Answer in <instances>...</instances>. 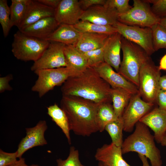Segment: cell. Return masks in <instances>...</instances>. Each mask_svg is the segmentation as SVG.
Listing matches in <instances>:
<instances>
[{"label":"cell","mask_w":166,"mask_h":166,"mask_svg":"<svg viewBox=\"0 0 166 166\" xmlns=\"http://www.w3.org/2000/svg\"><path fill=\"white\" fill-rule=\"evenodd\" d=\"M118 15L115 9L105 5H96L83 11L80 20L101 25L113 26L118 21Z\"/></svg>","instance_id":"4fadbf2b"},{"label":"cell","mask_w":166,"mask_h":166,"mask_svg":"<svg viewBox=\"0 0 166 166\" xmlns=\"http://www.w3.org/2000/svg\"></svg>","instance_id":"681fc988"},{"label":"cell","mask_w":166,"mask_h":166,"mask_svg":"<svg viewBox=\"0 0 166 166\" xmlns=\"http://www.w3.org/2000/svg\"><path fill=\"white\" fill-rule=\"evenodd\" d=\"M29 0H12L10 6L12 27L19 26L25 14Z\"/></svg>","instance_id":"f1b7e54d"},{"label":"cell","mask_w":166,"mask_h":166,"mask_svg":"<svg viewBox=\"0 0 166 166\" xmlns=\"http://www.w3.org/2000/svg\"><path fill=\"white\" fill-rule=\"evenodd\" d=\"M133 1V6L129 11L119 14L118 22L129 26L150 28L160 23V18L153 13L146 0Z\"/></svg>","instance_id":"ba28073f"},{"label":"cell","mask_w":166,"mask_h":166,"mask_svg":"<svg viewBox=\"0 0 166 166\" xmlns=\"http://www.w3.org/2000/svg\"><path fill=\"white\" fill-rule=\"evenodd\" d=\"M65 45L60 42H50L42 56L34 62L31 67V70L34 72L40 70L66 67L64 51Z\"/></svg>","instance_id":"30bf717a"},{"label":"cell","mask_w":166,"mask_h":166,"mask_svg":"<svg viewBox=\"0 0 166 166\" xmlns=\"http://www.w3.org/2000/svg\"><path fill=\"white\" fill-rule=\"evenodd\" d=\"M17 151L14 152L9 153L0 149V166H7L14 164L18 160Z\"/></svg>","instance_id":"d590c367"},{"label":"cell","mask_w":166,"mask_h":166,"mask_svg":"<svg viewBox=\"0 0 166 166\" xmlns=\"http://www.w3.org/2000/svg\"><path fill=\"white\" fill-rule=\"evenodd\" d=\"M47 113L52 120L61 129L69 144L71 143L70 131L67 116L63 110L56 103L47 107Z\"/></svg>","instance_id":"cb8c5ba5"},{"label":"cell","mask_w":166,"mask_h":166,"mask_svg":"<svg viewBox=\"0 0 166 166\" xmlns=\"http://www.w3.org/2000/svg\"><path fill=\"white\" fill-rule=\"evenodd\" d=\"M110 102L99 105L95 117V122L98 130L102 132L109 123L118 119Z\"/></svg>","instance_id":"d4e9b609"},{"label":"cell","mask_w":166,"mask_h":166,"mask_svg":"<svg viewBox=\"0 0 166 166\" xmlns=\"http://www.w3.org/2000/svg\"><path fill=\"white\" fill-rule=\"evenodd\" d=\"M64 51L66 67L79 73L88 67L87 59L84 54L78 50L74 45H65Z\"/></svg>","instance_id":"603a6c76"},{"label":"cell","mask_w":166,"mask_h":166,"mask_svg":"<svg viewBox=\"0 0 166 166\" xmlns=\"http://www.w3.org/2000/svg\"><path fill=\"white\" fill-rule=\"evenodd\" d=\"M83 11L78 0H61L55 9L54 17L60 24L74 26L80 21Z\"/></svg>","instance_id":"9a60e30c"},{"label":"cell","mask_w":166,"mask_h":166,"mask_svg":"<svg viewBox=\"0 0 166 166\" xmlns=\"http://www.w3.org/2000/svg\"><path fill=\"white\" fill-rule=\"evenodd\" d=\"M57 166H85L82 164L79 158V153L78 150L73 146L70 148L69 155L66 159H61L56 160Z\"/></svg>","instance_id":"d6a6232c"},{"label":"cell","mask_w":166,"mask_h":166,"mask_svg":"<svg viewBox=\"0 0 166 166\" xmlns=\"http://www.w3.org/2000/svg\"><path fill=\"white\" fill-rule=\"evenodd\" d=\"M160 144L162 146L166 147V135L163 137Z\"/></svg>","instance_id":"bcb514c9"},{"label":"cell","mask_w":166,"mask_h":166,"mask_svg":"<svg viewBox=\"0 0 166 166\" xmlns=\"http://www.w3.org/2000/svg\"><path fill=\"white\" fill-rule=\"evenodd\" d=\"M133 95L122 88L112 89L111 97L113 106L115 113L118 118L122 117Z\"/></svg>","instance_id":"484cf974"},{"label":"cell","mask_w":166,"mask_h":166,"mask_svg":"<svg viewBox=\"0 0 166 166\" xmlns=\"http://www.w3.org/2000/svg\"><path fill=\"white\" fill-rule=\"evenodd\" d=\"M154 140L148 127L138 121L133 132L123 141L121 147L122 154L135 152L148 158L151 166H162L160 151L156 145Z\"/></svg>","instance_id":"3957f363"},{"label":"cell","mask_w":166,"mask_h":166,"mask_svg":"<svg viewBox=\"0 0 166 166\" xmlns=\"http://www.w3.org/2000/svg\"><path fill=\"white\" fill-rule=\"evenodd\" d=\"M107 41L101 48L84 53L88 67L94 68L105 62L104 52Z\"/></svg>","instance_id":"1f68e13d"},{"label":"cell","mask_w":166,"mask_h":166,"mask_svg":"<svg viewBox=\"0 0 166 166\" xmlns=\"http://www.w3.org/2000/svg\"><path fill=\"white\" fill-rule=\"evenodd\" d=\"M24 166H39L37 164H33L30 165H27L26 164H25V165H24Z\"/></svg>","instance_id":"c3c4849f"},{"label":"cell","mask_w":166,"mask_h":166,"mask_svg":"<svg viewBox=\"0 0 166 166\" xmlns=\"http://www.w3.org/2000/svg\"><path fill=\"white\" fill-rule=\"evenodd\" d=\"M112 88L94 68L69 77L61 88L62 96L79 97L98 104L111 102Z\"/></svg>","instance_id":"6da1fadb"},{"label":"cell","mask_w":166,"mask_h":166,"mask_svg":"<svg viewBox=\"0 0 166 166\" xmlns=\"http://www.w3.org/2000/svg\"><path fill=\"white\" fill-rule=\"evenodd\" d=\"M121 35L117 32L110 35L107 40L105 49V62L118 73L121 63Z\"/></svg>","instance_id":"ffe728a7"},{"label":"cell","mask_w":166,"mask_h":166,"mask_svg":"<svg viewBox=\"0 0 166 166\" xmlns=\"http://www.w3.org/2000/svg\"><path fill=\"white\" fill-rule=\"evenodd\" d=\"M25 164V159L22 157L15 163L7 166H24Z\"/></svg>","instance_id":"7bdbcfd3"},{"label":"cell","mask_w":166,"mask_h":166,"mask_svg":"<svg viewBox=\"0 0 166 166\" xmlns=\"http://www.w3.org/2000/svg\"><path fill=\"white\" fill-rule=\"evenodd\" d=\"M113 26L122 37L140 47L149 56L155 52L151 28L129 26L118 21Z\"/></svg>","instance_id":"9c48e42d"},{"label":"cell","mask_w":166,"mask_h":166,"mask_svg":"<svg viewBox=\"0 0 166 166\" xmlns=\"http://www.w3.org/2000/svg\"><path fill=\"white\" fill-rule=\"evenodd\" d=\"M50 42L25 34L18 30L14 35L12 52L17 59L25 61L38 60Z\"/></svg>","instance_id":"5b68a950"},{"label":"cell","mask_w":166,"mask_h":166,"mask_svg":"<svg viewBox=\"0 0 166 166\" xmlns=\"http://www.w3.org/2000/svg\"><path fill=\"white\" fill-rule=\"evenodd\" d=\"M81 34L73 25L60 24L46 40L75 45Z\"/></svg>","instance_id":"44dd1931"},{"label":"cell","mask_w":166,"mask_h":166,"mask_svg":"<svg viewBox=\"0 0 166 166\" xmlns=\"http://www.w3.org/2000/svg\"><path fill=\"white\" fill-rule=\"evenodd\" d=\"M60 25L54 17H47L20 31L27 35L46 40Z\"/></svg>","instance_id":"d6986e66"},{"label":"cell","mask_w":166,"mask_h":166,"mask_svg":"<svg viewBox=\"0 0 166 166\" xmlns=\"http://www.w3.org/2000/svg\"><path fill=\"white\" fill-rule=\"evenodd\" d=\"M139 121L153 131L155 140L157 143H160L163 137L166 135V110L155 107L141 118Z\"/></svg>","instance_id":"e0dca14e"},{"label":"cell","mask_w":166,"mask_h":166,"mask_svg":"<svg viewBox=\"0 0 166 166\" xmlns=\"http://www.w3.org/2000/svg\"><path fill=\"white\" fill-rule=\"evenodd\" d=\"M80 5L83 11L89 8L96 5H104L106 0H80Z\"/></svg>","instance_id":"74e56055"},{"label":"cell","mask_w":166,"mask_h":166,"mask_svg":"<svg viewBox=\"0 0 166 166\" xmlns=\"http://www.w3.org/2000/svg\"><path fill=\"white\" fill-rule=\"evenodd\" d=\"M13 79V76L11 74L0 77V93H2L6 91H11L12 90V88L9 83Z\"/></svg>","instance_id":"8d00e7d4"},{"label":"cell","mask_w":166,"mask_h":166,"mask_svg":"<svg viewBox=\"0 0 166 166\" xmlns=\"http://www.w3.org/2000/svg\"><path fill=\"white\" fill-rule=\"evenodd\" d=\"M159 67L150 58L141 66L139 74L138 93L145 101L156 103L160 90L159 81L161 76Z\"/></svg>","instance_id":"52a82bcc"},{"label":"cell","mask_w":166,"mask_h":166,"mask_svg":"<svg viewBox=\"0 0 166 166\" xmlns=\"http://www.w3.org/2000/svg\"><path fill=\"white\" fill-rule=\"evenodd\" d=\"M138 156L142 162V166H150L147 157L144 156L139 154L138 155Z\"/></svg>","instance_id":"ee69618b"},{"label":"cell","mask_w":166,"mask_h":166,"mask_svg":"<svg viewBox=\"0 0 166 166\" xmlns=\"http://www.w3.org/2000/svg\"><path fill=\"white\" fill-rule=\"evenodd\" d=\"M121 147L112 143L105 144L97 150L96 160L107 166H131L123 159Z\"/></svg>","instance_id":"ac0fdd59"},{"label":"cell","mask_w":166,"mask_h":166,"mask_svg":"<svg viewBox=\"0 0 166 166\" xmlns=\"http://www.w3.org/2000/svg\"><path fill=\"white\" fill-rule=\"evenodd\" d=\"M48 128L45 120H40L34 127L26 128V136L20 142L17 150L18 158L22 156L30 148L47 144L44 136L45 132Z\"/></svg>","instance_id":"7c38bea8"},{"label":"cell","mask_w":166,"mask_h":166,"mask_svg":"<svg viewBox=\"0 0 166 166\" xmlns=\"http://www.w3.org/2000/svg\"><path fill=\"white\" fill-rule=\"evenodd\" d=\"M34 72L38 78L31 90L37 93L40 98L55 86L62 85L69 77L80 73L68 67L40 70Z\"/></svg>","instance_id":"8992f818"},{"label":"cell","mask_w":166,"mask_h":166,"mask_svg":"<svg viewBox=\"0 0 166 166\" xmlns=\"http://www.w3.org/2000/svg\"><path fill=\"white\" fill-rule=\"evenodd\" d=\"M74 26L81 33H92L111 35L117 32L113 26L101 25L87 21L80 20Z\"/></svg>","instance_id":"4316f807"},{"label":"cell","mask_w":166,"mask_h":166,"mask_svg":"<svg viewBox=\"0 0 166 166\" xmlns=\"http://www.w3.org/2000/svg\"><path fill=\"white\" fill-rule=\"evenodd\" d=\"M160 89L166 90V75L161 76L159 81Z\"/></svg>","instance_id":"b9f144b4"},{"label":"cell","mask_w":166,"mask_h":166,"mask_svg":"<svg viewBox=\"0 0 166 166\" xmlns=\"http://www.w3.org/2000/svg\"><path fill=\"white\" fill-rule=\"evenodd\" d=\"M93 68L112 88H122L133 94L139 92L138 88L136 86L115 72L110 65L105 62Z\"/></svg>","instance_id":"5bb4252c"},{"label":"cell","mask_w":166,"mask_h":166,"mask_svg":"<svg viewBox=\"0 0 166 166\" xmlns=\"http://www.w3.org/2000/svg\"><path fill=\"white\" fill-rule=\"evenodd\" d=\"M10 9L6 0H0V23L3 35L6 37L12 27L10 19Z\"/></svg>","instance_id":"4dcf8cb0"},{"label":"cell","mask_w":166,"mask_h":166,"mask_svg":"<svg viewBox=\"0 0 166 166\" xmlns=\"http://www.w3.org/2000/svg\"><path fill=\"white\" fill-rule=\"evenodd\" d=\"M159 23L166 28V17L160 18Z\"/></svg>","instance_id":"f6af8a7d"},{"label":"cell","mask_w":166,"mask_h":166,"mask_svg":"<svg viewBox=\"0 0 166 166\" xmlns=\"http://www.w3.org/2000/svg\"><path fill=\"white\" fill-rule=\"evenodd\" d=\"M121 42L123 57L118 73L138 88L140 69L150 56L140 47L122 36Z\"/></svg>","instance_id":"277c9868"},{"label":"cell","mask_w":166,"mask_h":166,"mask_svg":"<svg viewBox=\"0 0 166 166\" xmlns=\"http://www.w3.org/2000/svg\"><path fill=\"white\" fill-rule=\"evenodd\" d=\"M152 5L151 9L153 13L160 18L166 17V0H146Z\"/></svg>","instance_id":"e575fe53"},{"label":"cell","mask_w":166,"mask_h":166,"mask_svg":"<svg viewBox=\"0 0 166 166\" xmlns=\"http://www.w3.org/2000/svg\"><path fill=\"white\" fill-rule=\"evenodd\" d=\"M129 0H106L105 6L115 9L119 14L125 13L132 8Z\"/></svg>","instance_id":"836d02e7"},{"label":"cell","mask_w":166,"mask_h":166,"mask_svg":"<svg viewBox=\"0 0 166 166\" xmlns=\"http://www.w3.org/2000/svg\"><path fill=\"white\" fill-rule=\"evenodd\" d=\"M151 28L155 51L161 49H166V28L160 23L153 25Z\"/></svg>","instance_id":"f546056e"},{"label":"cell","mask_w":166,"mask_h":166,"mask_svg":"<svg viewBox=\"0 0 166 166\" xmlns=\"http://www.w3.org/2000/svg\"><path fill=\"white\" fill-rule=\"evenodd\" d=\"M156 103L159 108L166 110V90L160 89L156 97Z\"/></svg>","instance_id":"f35d334b"},{"label":"cell","mask_w":166,"mask_h":166,"mask_svg":"<svg viewBox=\"0 0 166 166\" xmlns=\"http://www.w3.org/2000/svg\"><path fill=\"white\" fill-rule=\"evenodd\" d=\"M105 130L110 135L112 139L111 143L121 147L123 142L122 131L124 130V123L122 117L108 124Z\"/></svg>","instance_id":"83f0119b"},{"label":"cell","mask_w":166,"mask_h":166,"mask_svg":"<svg viewBox=\"0 0 166 166\" xmlns=\"http://www.w3.org/2000/svg\"><path fill=\"white\" fill-rule=\"evenodd\" d=\"M154 105L142 99L138 93L133 94L121 117L124 130L132 132L136 123L152 109Z\"/></svg>","instance_id":"8fae6325"},{"label":"cell","mask_w":166,"mask_h":166,"mask_svg":"<svg viewBox=\"0 0 166 166\" xmlns=\"http://www.w3.org/2000/svg\"><path fill=\"white\" fill-rule=\"evenodd\" d=\"M99 105L74 96H62L60 103L67 116L70 130L77 135L84 136L98 131L95 117Z\"/></svg>","instance_id":"7a4b0ae2"},{"label":"cell","mask_w":166,"mask_h":166,"mask_svg":"<svg viewBox=\"0 0 166 166\" xmlns=\"http://www.w3.org/2000/svg\"><path fill=\"white\" fill-rule=\"evenodd\" d=\"M110 35L97 33H81L74 46L78 50L84 54L103 46Z\"/></svg>","instance_id":"7402d4cb"},{"label":"cell","mask_w":166,"mask_h":166,"mask_svg":"<svg viewBox=\"0 0 166 166\" xmlns=\"http://www.w3.org/2000/svg\"><path fill=\"white\" fill-rule=\"evenodd\" d=\"M55 9L38 2L37 0H29L26 8L18 28L21 30L44 18L54 17Z\"/></svg>","instance_id":"2e32d148"},{"label":"cell","mask_w":166,"mask_h":166,"mask_svg":"<svg viewBox=\"0 0 166 166\" xmlns=\"http://www.w3.org/2000/svg\"><path fill=\"white\" fill-rule=\"evenodd\" d=\"M158 67L160 70H166V54L163 56L160 59Z\"/></svg>","instance_id":"60d3db41"},{"label":"cell","mask_w":166,"mask_h":166,"mask_svg":"<svg viewBox=\"0 0 166 166\" xmlns=\"http://www.w3.org/2000/svg\"><path fill=\"white\" fill-rule=\"evenodd\" d=\"M98 166H107L105 164H104L103 163L99 162V163L98 164Z\"/></svg>","instance_id":"7dc6e473"},{"label":"cell","mask_w":166,"mask_h":166,"mask_svg":"<svg viewBox=\"0 0 166 166\" xmlns=\"http://www.w3.org/2000/svg\"><path fill=\"white\" fill-rule=\"evenodd\" d=\"M40 3L48 7L56 9L61 0H37Z\"/></svg>","instance_id":"ab89813d"}]
</instances>
